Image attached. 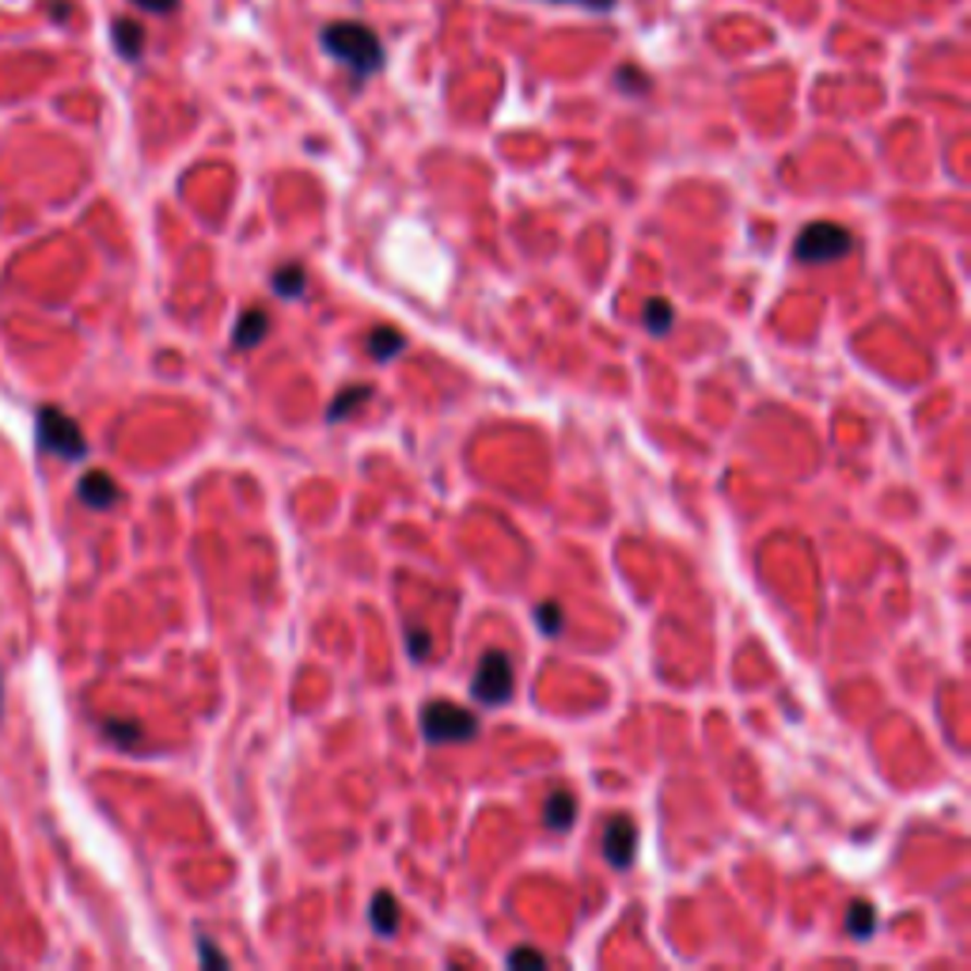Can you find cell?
Returning <instances> with one entry per match:
<instances>
[{"label": "cell", "instance_id": "2", "mask_svg": "<svg viewBox=\"0 0 971 971\" xmlns=\"http://www.w3.org/2000/svg\"><path fill=\"white\" fill-rule=\"evenodd\" d=\"M35 437H38V448L50 452L58 459H84L88 456V437L81 433L73 418L58 406H42L35 414Z\"/></svg>", "mask_w": 971, "mask_h": 971}, {"label": "cell", "instance_id": "13", "mask_svg": "<svg viewBox=\"0 0 971 971\" xmlns=\"http://www.w3.org/2000/svg\"><path fill=\"white\" fill-rule=\"evenodd\" d=\"M847 930H850V937H858V942H869V937L876 934V911H873V904H865V899H853V904L847 907Z\"/></svg>", "mask_w": 971, "mask_h": 971}, {"label": "cell", "instance_id": "4", "mask_svg": "<svg viewBox=\"0 0 971 971\" xmlns=\"http://www.w3.org/2000/svg\"><path fill=\"white\" fill-rule=\"evenodd\" d=\"M853 247V236L843 224L835 221H816L809 224V229L797 236L794 243V255L801 258V262H839V258H847Z\"/></svg>", "mask_w": 971, "mask_h": 971}, {"label": "cell", "instance_id": "18", "mask_svg": "<svg viewBox=\"0 0 971 971\" xmlns=\"http://www.w3.org/2000/svg\"><path fill=\"white\" fill-rule=\"evenodd\" d=\"M536 626L546 638H558L562 626H566V615H562V607L554 600H543V604H536Z\"/></svg>", "mask_w": 971, "mask_h": 971}, {"label": "cell", "instance_id": "21", "mask_svg": "<svg viewBox=\"0 0 971 971\" xmlns=\"http://www.w3.org/2000/svg\"><path fill=\"white\" fill-rule=\"evenodd\" d=\"M406 646H410V656H426L429 653V630H418V626H410L406 630Z\"/></svg>", "mask_w": 971, "mask_h": 971}, {"label": "cell", "instance_id": "1", "mask_svg": "<svg viewBox=\"0 0 971 971\" xmlns=\"http://www.w3.org/2000/svg\"><path fill=\"white\" fill-rule=\"evenodd\" d=\"M319 42H323V50L331 53L334 61H342L354 76H372L383 69V42L368 23H354V20L327 23Z\"/></svg>", "mask_w": 971, "mask_h": 971}, {"label": "cell", "instance_id": "22", "mask_svg": "<svg viewBox=\"0 0 971 971\" xmlns=\"http://www.w3.org/2000/svg\"><path fill=\"white\" fill-rule=\"evenodd\" d=\"M133 4L145 8V12H152V15H171L179 8V0H133Z\"/></svg>", "mask_w": 971, "mask_h": 971}, {"label": "cell", "instance_id": "9", "mask_svg": "<svg viewBox=\"0 0 971 971\" xmlns=\"http://www.w3.org/2000/svg\"><path fill=\"white\" fill-rule=\"evenodd\" d=\"M266 334H270V316H266L262 308H250V311H243V316H239L232 342H236L239 349H255L258 342L266 339Z\"/></svg>", "mask_w": 971, "mask_h": 971}, {"label": "cell", "instance_id": "10", "mask_svg": "<svg viewBox=\"0 0 971 971\" xmlns=\"http://www.w3.org/2000/svg\"><path fill=\"white\" fill-rule=\"evenodd\" d=\"M111 38L125 61H137L140 50H145V27H140L137 20H114Z\"/></svg>", "mask_w": 971, "mask_h": 971}, {"label": "cell", "instance_id": "12", "mask_svg": "<svg viewBox=\"0 0 971 971\" xmlns=\"http://www.w3.org/2000/svg\"><path fill=\"white\" fill-rule=\"evenodd\" d=\"M270 285H273V293H278L281 300H296V296H304V288H308V273H304V266L285 262L281 270H273Z\"/></svg>", "mask_w": 971, "mask_h": 971}, {"label": "cell", "instance_id": "19", "mask_svg": "<svg viewBox=\"0 0 971 971\" xmlns=\"http://www.w3.org/2000/svg\"><path fill=\"white\" fill-rule=\"evenodd\" d=\"M198 960H201V968H229V957H224V952L217 949L209 937H201V942H198Z\"/></svg>", "mask_w": 971, "mask_h": 971}, {"label": "cell", "instance_id": "15", "mask_svg": "<svg viewBox=\"0 0 971 971\" xmlns=\"http://www.w3.org/2000/svg\"><path fill=\"white\" fill-rule=\"evenodd\" d=\"M103 736L111 743H119V748H137L140 736H145V728H140L137 722H130V717H107Z\"/></svg>", "mask_w": 971, "mask_h": 971}, {"label": "cell", "instance_id": "16", "mask_svg": "<svg viewBox=\"0 0 971 971\" xmlns=\"http://www.w3.org/2000/svg\"><path fill=\"white\" fill-rule=\"evenodd\" d=\"M641 319H646V331L661 339V334H668V331H672V323H676V311H672V304H668V300L653 296V300L646 304V316H641Z\"/></svg>", "mask_w": 971, "mask_h": 971}, {"label": "cell", "instance_id": "3", "mask_svg": "<svg viewBox=\"0 0 971 971\" xmlns=\"http://www.w3.org/2000/svg\"><path fill=\"white\" fill-rule=\"evenodd\" d=\"M421 736L429 743H464L479 736V717L456 702H429L421 710Z\"/></svg>", "mask_w": 971, "mask_h": 971}, {"label": "cell", "instance_id": "23", "mask_svg": "<svg viewBox=\"0 0 971 971\" xmlns=\"http://www.w3.org/2000/svg\"><path fill=\"white\" fill-rule=\"evenodd\" d=\"M554 4H581V8H589V12H597V15L615 12V0H554Z\"/></svg>", "mask_w": 971, "mask_h": 971}, {"label": "cell", "instance_id": "7", "mask_svg": "<svg viewBox=\"0 0 971 971\" xmlns=\"http://www.w3.org/2000/svg\"><path fill=\"white\" fill-rule=\"evenodd\" d=\"M76 497H81L88 508H96V513H107V508L119 505L122 490L107 471H88L81 482H76Z\"/></svg>", "mask_w": 971, "mask_h": 971}, {"label": "cell", "instance_id": "24", "mask_svg": "<svg viewBox=\"0 0 971 971\" xmlns=\"http://www.w3.org/2000/svg\"><path fill=\"white\" fill-rule=\"evenodd\" d=\"M0 717H4V684H0Z\"/></svg>", "mask_w": 971, "mask_h": 971}, {"label": "cell", "instance_id": "20", "mask_svg": "<svg viewBox=\"0 0 971 971\" xmlns=\"http://www.w3.org/2000/svg\"><path fill=\"white\" fill-rule=\"evenodd\" d=\"M505 964L508 968H543L546 957H543V952H536V949H516V952H508V957H505Z\"/></svg>", "mask_w": 971, "mask_h": 971}, {"label": "cell", "instance_id": "8", "mask_svg": "<svg viewBox=\"0 0 971 971\" xmlns=\"http://www.w3.org/2000/svg\"><path fill=\"white\" fill-rule=\"evenodd\" d=\"M368 914H372V930L380 937H391L398 930V922H403V907H398V899L391 892H376Z\"/></svg>", "mask_w": 971, "mask_h": 971}, {"label": "cell", "instance_id": "11", "mask_svg": "<svg viewBox=\"0 0 971 971\" xmlns=\"http://www.w3.org/2000/svg\"><path fill=\"white\" fill-rule=\"evenodd\" d=\"M577 820V801L569 794H551L546 797V804H543V824L551 827V832H566L569 824H574Z\"/></svg>", "mask_w": 971, "mask_h": 971}, {"label": "cell", "instance_id": "5", "mask_svg": "<svg viewBox=\"0 0 971 971\" xmlns=\"http://www.w3.org/2000/svg\"><path fill=\"white\" fill-rule=\"evenodd\" d=\"M513 687H516V676H513V661H508V653H501V649L482 653L479 668H475V679H471L475 699L486 702V706H505V702L513 699Z\"/></svg>", "mask_w": 971, "mask_h": 971}, {"label": "cell", "instance_id": "6", "mask_svg": "<svg viewBox=\"0 0 971 971\" xmlns=\"http://www.w3.org/2000/svg\"><path fill=\"white\" fill-rule=\"evenodd\" d=\"M634 850H638V827L626 816H615L604 827V858L615 869H626L634 861Z\"/></svg>", "mask_w": 971, "mask_h": 971}, {"label": "cell", "instance_id": "14", "mask_svg": "<svg viewBox=\"0 0 971 971\" xmlns=\"http://www.w3.org/2000/svg\"><path fill=\"white\" fill-rule=\"evenodd\" d=\"M406 339L403 331H395V327H380V331L368 334V354L376 357V361H391L395 354H403Z\"/></svg>", "mask_w": 971, "mask_h": 971}, {"label": "cell", "instance_id": "17", "mask_svg": "<svg viewBox=\"0 0 971 971\" xmlns=\"http://www.w3.org/2000/svg\"><path fill=\"white\" fill-rule=\"evenodd\" d=\"M368 395H372V388H346V391H342V395L331 403V410H327V418H331V421L349 418V414H354L357 406L368 403Z\"/></svg>", "mask_w": 971, "mask_h": 971}]
</instances>
